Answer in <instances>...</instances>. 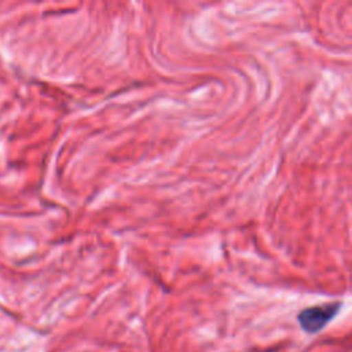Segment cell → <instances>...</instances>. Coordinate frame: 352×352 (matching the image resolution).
Listing matches in <instances>:
<instances>
[{"label":"cell","mask_w":352,"mask_h":352,"mask_svg":"<svg viewBox=\"0 0 352 352\" xmlns=\"http://www.w3.org/2000/svg\"><path fill=\"white\" fill-rule=\"evenodd\" d=\"M341 305L342 304L340 301H334L301 309L297 315L300 327L308 334H315L320 331L329 322L336 318V315L341 309Z\"/></svg>","instance_id":"6da1fadb"}]
</instances>
